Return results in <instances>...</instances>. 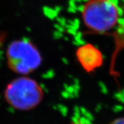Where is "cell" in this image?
I'll return each mask as SVG.
<instances>
[{"mask_svg": "<svg viewBox=\"0 0 124 124\" xmlns=\"http://www.w3.org/2000/svg\"><path fill=\"white\" fill-rule=\"evenodd\" d=\"M5 96L7 101L14 108L28 110L41 101L43 92L35 80L21 77L13 81L7 86Z\"/></svg>", "mask_w": 124, "mask_h": 124, "instance_id": "obj_2", "label": "cell"}, {"mask_svg": "<svg viewBox=\"0 0 124 124\" xmlns=\"http://www.w3.org/2000/svg\"><path fill=\"white\" fill-rule=\"evenodd\" d=\"M119 15L118 7L110 0H88L81 11L85 26L99 33L113 29L119 22Z\"/></svg>", "mask_w": 124, "mask_h": 124, "instance_id": "obj_1", "label": "cell"}, {"mask_svg": "<svg viewBox=\"0 0 124 124\" xmlns=\"http://www.w3.org/2000/svg\"><path fill=\"white\" fill-rule=\"evenodd\" d=\"M7 59L10 68L20 75H26L35 70L41 63V55L30 41H15L9 45Z\"/></svg>", "mask_w": 124, "mask_h": 124, "instance_id": "obj_3", "label": "cell"}, {"mask_svg": "<svg viewBox=\"0 0 124 124\" xmlns=\"http://www.w3.org/2000/svg\"><path fill=\"white\" fill-rule=\"evenodd\" d=\"M109 124H124V117L116 119L111 121Z\"/></svg>", "mask_w": 124, "mask_h": 124, "instance_id": "obj_5", "label": "cell"}, {"mask_svg": "<svg viewBox=\"0 0 124 124\" xmlns=\"http://www.w3.org/2000/svg\"><path fill=\"white\" fill-rule=\"evenodd\" d=\"M78 57L85 69H93L101 62V55L97 49L93 46H85L78 50Z\"/></svg>", "mask_w": 124, "mask_h": 124, "instance_id": "obj_4", "label": "cell"}]
</instances>
